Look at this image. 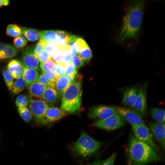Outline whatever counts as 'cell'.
<instances>
[{
	"mask_svg": "<svg viewBox=\"0 0 165 165\" xmlns=\"http://www.w3.org/2000/svg\"><path fill=\"white\" fill-rule=\"evenodd\" d=\"M145 2L143 0L129 1L116 38L120 43L130 40L137 42L140 37Z\"/></svg>",
	"mask_w": 165,
	"mask_h": 165,
	"instance_id": "1",
	"label": "cell"
},
{
	"mask_svg": "<svg viewBox=\"0 0 165 165\" xmlns=\"http://www.w3.org/2000/svg\"><path fill=\"white\" fill-rule=\"evenodd\" d=\"M157 151L147 144L132 136L129 140L127 152L130 165H145L159 159Z\"/></svg>",
	"mask_w": 165,
	"mask_h": 165,
	"instance_id": "2",
	"label": "cell"
},
{
	"mask_svg": "<svg viewBox=\"0 0 165 165\" xmlns=\"http://www.w3.org/2000/svg\"><path fill=\"white\" fill-rule=\"evenodd\" d=\"M82 85L79 80H75L66 88L62 97L61 109L66 113L79 111L82 101Z\"/></svg>",
	"mask_w": 165,
	"mask_h": 165,
	"instance_id": "3",
	"label": "cell"
},
{
	"mask_svg": "<svg viewBox=\"0 0 165 165\" xmlns=\"http://www.w3.org/2000/svg\"><path fill=\"white\" fill-rule=\"evenodd\" d=\"M102 144L101 141L96 140L82 131L79 138L73 145L72 148L73 152L76 155L86 157L97 152Z\"/></svg>",
	"mask_w": 165,
	"mask_h": 165,
	"instance_id": "4",
	"label": "cell"
},
{
	"mask_svg": "<svg viewBox=\"0 0 165 165\" xmlns=\"http://www.w3.org/2000/svg\"><path fill=\"white\" fill-rule=\"evenodd\" d=\"M125 123V119L117 112L106 118L96 121L91 126L108 131H111L123 126Z\"/></svg>",
	"mask_w": 165,
	"mask_h": 165,
	"instance_id": "5",
	"label": "cell"
},
{
	"mask_svg": "<svg viewBox=\"0 0 165 165\" xmlns=\"http://www.w3.org/2000/svg\"><path fill=\"white\" fill-rule=\"evenodd\" d=\"M29 104V109L36 123L43 124L44 115L49 107L48 104L41 99L33 98L31 96Z\"/></svg>",
	"mask_w": 165,
	"mask_h": 165,
	"instance_id": "6",
	"label": "cell"
},
{
	"mask_svg": "<svg viewBox=\"0 0 165 165\" xmlns=\"http://www.w3.org/2000/svg\"><path fill=\"white\" fill-rule=\"evenodd\" d=\"M131 126L137 138L149 145L157 152L159 150L158 147L153 140L152 135L149 129L144 124L131 125Z\"/></svg>",
	"mask_w": 165,
	"mask_h": 165,
	"instance_id": "7",
	"label": "cell"
},
{
	"mask_svg": "<svg viewBox=\"0 0 165 165\" xmlns=\"http://www.w3.org/2000/svg\"><path fill=\"white\" fill-rule=\"evenodd\" d=\"M116 113V107L101 105L90 108L88 112V115L90 118L99 120L106 118Z\"/></svg>",
	"mask_w": 165,
	"mask_h": 165,
	"instance_id": "8",
	"label": "cell"
},
{
	"mask_svg": "<svg viewBox=\"0 0 165 165\" xmlns=\"http://www.w3.org/2000/svg\"><path fill=\"white\" fill-rule=\"evenodd\" d=\"M147 83H145L138 90L133 107L141 115H145L147 112L146 93Z\"/></svg>",
	"mask_w": 165,
	"mask_h": 165,
	"instance_id": "9",
	"label": "cell"
},
{
	"mask_svg": "<svg viewBox=\"0 0 165 165\" xmlns=\"http://www.w3.org/2000/svg\"><path fill=\"white\" fill-rule=\"evenodd\" d=\"M117 112L131 125L144 124L141 115L135 110L123 107L116 108Z\"/></svg>",
	"mask_w": 165,
	"mask_h": 165,
	"instance_id": "10",
	"label": "cell"
},
{
	"mask_svg": "<svg viewBox=\"0 0 165 165\" xmlns=\"http://www.w3.org/2000/svg\"><path fill=\"white\" fill-rule=\"evenodd\" d=\"M34 46L27 47L22 54V63L25 67L31 68L38 71L39 70V61L34 53Z\"/></svg>",
	"mask_w": 165,
	"mask_h": 165,
	"instance_id": "11",
	"label": "cell"
},
{
	"mask_svg": "<svg viewBox=\"0 0 165 165\" xmlns=\"http://www.w3.org/2000/svg\"><path fill=\"white\" fill-rule=\"evenodd\" d=\"M66 114L58 108L49 107L44 115L42 124H47L57 121L64 117Z\"/></svg>",
	"mask_w": 165,
	"mask_h": 165,
	"instance_id": "12",
	"label": "cell"
},
{
	"mask_svg": "<svg viewBox=\"0 0 165 165\" xmlns=\"http://www.w3.org/2000/svg\"><path fill=\"white\" fill-rule=\"evenodd\" d=\"M150 128L156 139L161 145L163 149L165 147V123L151 122Z\"/></svg>",
	"mask_w": 165,
	"mask_h": 165,
	"instance_id": "13",
	"label": "cell"
},
{
	"mask_svg": "<svg viewBox=\"0 0 165 165\" xmlns=\"http://www.w3.org/2000/svg\"><path fill=\"white\" fill-rule=\"evenodd\" d=\"M7 71L14 79L22 76L24 69V66L19 61L12 59L8 63L7 67Z\"/></svg>",
	"mask_w": 165,
	"mask_h": 165,
	"instance_id": "14",
	"label": "cell"
},
{
	"mask_svg": "<svg viewBox=\"0 0 165 165\" xmlns=\"http://www.w3.org/2000/svg\"><path fill=\"white\" fill-rule=\"evenodd\" d=\"M138 90L136 86H133L127 90L123 96V103L126 105L133 107Z\"/></svg>",
	"mask_w": 165,
	"mask_h": 165,
	"instance_id": "15",
	"label": "cell"
},
{
	"mask_svg": "<svg viewBox=\"0 0 165 165\" xmlns=\"http://www.w3.org/2000/svg\"><path fill=\"white\" fill-rule=\"evenodd\" d=\"M72 82L69 77L64 74L58 78L55 82V88L59 97H61L64 91Z\"/></svg>",
	"mask_w": 165,
	"mask_h": 165,
	"instance_id": "16",
	"label": "cell"
},
{
	"mask_svg": "<svg viewBox=\"0 0 165 165\" xmlns=\"http://www.w3.org/2000/svg\"><path fill=\"white\" fill-rule=\"evenodd\" d=\"M18 51L12 45L7 44H0V60L12 58L16 56Z\"/></svg>",
	"mask_w": 165,
	"mask_h": 165,
	"instance_id": "17",
	"label": "cell"
},
{
	"mask_svg": "<svg viewBox=\"0 0 165 165\" xmlns=\"http://www.w3.org/2000/svg\"><path fill=\"white\" fill-rule=\"evenodd\" d=\"M27 88L32 97L41 99L46 87L36 81L29 85Z\"/></svg>",
	"mask_w": 165,
	"mask_h": 165,
	"instance_id": "18",
	"label": "cell"
},
{
	"mask_svg": "<svg viewBox=\"0 0 165 165\" xmlns=\"http://www.w3.org/2000/svg\"><path fill=\"white\" fill-rule=\"evenodd\" d=\"M39 74L37 70L24 66V69L22 76L27 87L31 84L37 81Z\"/></svg>",
	"mask_w": 165,
	"mask_h": 165,
	"instance_id": "19",
	"label": "cell"
},
{
	"mask_svg": "<svg viewBox=\"0 0 165 165\" xmlns=\"http://www.w3.org/2000/svg\"><path fill=\"white\" fill-rule=\"evenodd\" d=\"M59 97L57 93L55 87H46L42 95V99L48 104H55Z\"/></svg>",
	"mask_w": 165,
	"mask_h": 165,
	"instance_id": "20",
	"label": "cell"
},
{
	"mask_svg": "<svg viewBox=\"0 0 165 165\" xmlns=\"http://www.w3.org/2000/svg\"><path fill=\"white\" fill-rule=\"evenodd\" d=\"M40 39L44 42L56 44L57 40L56 31L52 30H42L39 31Z\"/></svg>",
	"mask_w": 165,
	"mask_h": 165,
	"instance_id": "21",
	"label": "cell"
},
{
	"mask_svg": "<svg viewBox=\"0 0 165 165\" xmlns=\"http://www.w3.org/2000/svg\"><path fill=\"white\" fill-rule=\"evenodd\" d=\"M21 28L22 34L29 41H36L39 38V31L37 30L26 28Z\"/></svg>",
	"mask_w": 165,
	"mask_h": 165,
	"instance_id": "22",
	"label": "cell"
},
{
	"mask_svg": "<svg viewBox=\"0 0 165 165\" xmlns=\"http://www.w3.org/2000/svg\"><path fill=\"white\" fill-rule=\"evenodd\" d=\"M151 115L156 123H164V109L158 108H153L151 111Z\"/></svg>",
	"mask_w": 165,
	"mask_h": 165,
	"instance_id": "23",
	"label": "cell"
},
{
	"mask_svg": "<svg viewBox=\"0 0 165 165\" xmlns=\"http://www.w3.org/2000/svg\"><path fill=\"white\" fill-rule=\"evenodd\" d=\"M26 86V83L22 77L17 78L13 82L11 91L14 95L18 94Z\"/></svg>",
	"mask_w": 165,
	"mask_h": 165,
	"instance_id": "24",
	"label": "cell"
},
{
	"mask_svg": "<svg viewBox=\"0 0 165 165\" xmlns=\"http://www.w3.org/2000/svg\"><path fill=\"white\" fill-rule=\"evenodd\" d=\"M6 34L13 37H19L22 34V28L16 24H9L6 28Z\"/></svg>",
	"mask_w": 165,
	"mask_h": 165,
	"instance_id": "25",
	"label": "cell"
},
{
	"mask_svg": "<svg viewBox=\"0 0 165 165\" xmlns=\"http://www.w3.org/2000/svg\"><path fill=\"white\" fill-rule=\"evenodd\" d=\"M77 69L71 63L64 65V74L69 77L73 82L77 76Z\"/></svg>",
	"mask_w": 165,
	"mask_h": 165,
	"instance_id": "26",
	"label": "cell"
},
{
	"mask_svg": "<svg viewBox=\"0 0 165 165\" xmlns=\"http://www.w3.org/2000/svg\"><path fill=\"white\" fill-rule=\"evenodd\" d=\"M67 44L59 46V49L52 56V59L55 63H62L64 50Z\"/></svg>",
	"mask_w": 165,
	"mask_h": 165,
	"instance_id": "27",
	"label": "cell"
},
{
	"mask_svg": "<svg viewBox=\"0 0 165 165\" xmlns=\"http://www.w3.org/2000/svg\"><path fill=\"white\" fill-rule=\"evenodd\" d=\"M18 112L22 119L27 123L31 120L33 116L29 109L27 107L17 108Z\"/></svg>",
	"mask_w": 165,
	"mask_h": 165,
	"instance_id": "28",
	"label": "cell"
},
{
	"mask_svg": "<svg viewBox=\"0 0 165 165\" xmlns=\"http://www.w3.org/2000/svg\"><path fill=\"white\" fill-rule=\"evenodd\" d=\"M84 61H88L91 58L92 53L89 46L80 50L78 54Z\"/></svg>",
	"mask_w": 165,
	"mask_h": 165,
	"instance_id": "29",
	"label": "cell"
},
{
	"mask_svg": "<svg viewBox=\"0 0 165 165\" xmlns=\"http://www.w3.org/2000/svg\"><path fill=\"white\" fill-rule=\"evenodd\" d=\"M29 99L24 95L17 97L15 100V104L17 108L27 107L29 103Z\"/></svg>",
	"mask_w": 165,
	"mask_h": 165,
	"instance_id": "30",
	"label": "cell"
},
{
	"mask_svg": "<svg viewBox=\"0 0 165 165\" xmlns=\"http://www.w3.org/2000/svg\"><path fill=\"white\" fill-rule=\"evenodd\" d=\"M43 42L44 50L49 53L51 56L59 49V45L52 43L46 42L43 41Z\"/></svg>",
	"mask_w": 165,
	"mask_h": 165,
	"instance_id": "31",
	"label": "cell"
},
{
	"mask_svg": "<svg viewBox=\"0 0 165 165\" xmlns=\"http://www.w3.org/2000/svg\"><path fill=\"white\" fill-rule=\"evenodd\" d=\"M3 76L8 90L11 91L13 83V78L7 70H4L2 72Z\"/></svg>",
	"mask_w": 165,
	"mask_h": 165,
	"instance_id": "32",
	"label": "cell"
},
{
	"mask_svg": "<svg viewBox=\"0 0 165 165\" xmlns=\"http://www.w3.org/2000/svg\"><path fill=\"white\" fill-rule=\"evenodd\" d=\"M73 56L70 48L67 44L66 46L64 52V57L62 63L65 65L71 62Z\"/></svg>",
	"mask_w": 165,
	"mask_h": 165,
	"instance_id": "33",
	"label": "cell"
},
{
	"mask_svg": "<svg viewBox=\"0 0 165 165\" xmlns=\"http://www.w3.org/2000/svg\"><path fill=\"white\" fill-rule=\"evenodd\" d=\"M56 63L52 60L40 63L39 67L42 72L54 69Z\"/></svg>",
	"mask_w": 165,
	"mask_h": 165,
	"instance_id": "34",
	"label": "cell"
},
{
	"mask_svg": "<svg viewBox=\"0 0 165 165\" xmlns=\"http://www.w3.org/2000/svg\"><path fill=\"white\" fill-rule=\"evenodd\" d=\"M28 41L26 38L24 36H20L15 38L13 40V43L17 48H21L25 46Z\"/></svg>",
	"mask_w": 165,
	"mask_h": 165,
	"instance_id": "35",
	"label": "cell"
},
{
	"mask_svg": "<svg viewBox=\"0 0 165 165\" xmlns=\"http://www.w3.org/2000/svg\"><path fill=\"white\" fill-rule=\"evenodd\" d=\"M37 81L46 87L51 86L55 88V83L48 79L42 73L39 75Z\"/></svg>",
	"mask_w": 165,
	"mask_h": 165,
	"instance_id": "36",
	"label": "cell"
},
{
	"mask_svg": "<svg viewBox=\"0 0 165 165\" xmlns=\"http://www.w3.org/2000/svg\"><path fill=\"white\" fill-rule=\"evenodd\" d=\"M84 61L78 54L73 55L71 62L77 68L82 67L84 64Z\"/></svg>",
	"mask_w": 165,
	"mask_h": 165,
	"instance_id": "37",
	"label": "cell"
},
{
	"mask_svg": "<svg viewBox=\"0 0 165 165\" xmlns=\"http://www.w3.org/2000/svg\"><path fill=\"white\" fill-rule=\"evenodd\" d=\"M52 56L45 50L42 51L38 54L37 58L40 63L45 62L51 59Z\"/></svg>",
	"mask_w": 165,
	"mask_h": 165,
	"instance_id": "38",
	"label": "cell"
},
{
	"mask_svg": "<svg viewBox=\"0 0 165 165\" xmlns=\"http://www.w3.org/2000/svg\"><path fill=\"white\" fill-rule=\"evenodd\" d=\"M42 73L46 78L55 83L58 78L53 70L44 72Z\"/></svg>",
	"mask_w": 165,
	"mask_h": 165,
	"instance_id": "39",
	"label": "cell"
},
{
	"mask_svg": "<svg viewBox=\"0 0 165 165\" xmlns=\"http://www.w3.org/2000/svg\"><path fill=\"white\" fill-rule=\"evenodd\" d=\"M64 67L62 63H56L53 70L58 78L64 74Z\"/></svg>",
	"mask_w": 165,
	"mask_h": 165,
	"instance_id": "40",
	"label": "cell"
},
{
	"mask_svg": "<svg viewBox=\"0 0 165 165\" xmlns=\"http://www.w3.org/2000/svg\"><path fill=\"white\" fill-rule=\"evenodd\" d=\"M116 154V152L113 153L108 158L103 160L100 165H113L114 163Z\"/></svg>",
	"mask_w": 165,
	"mask_h": 165,
	"instance_id": "41",
	"label": "cell"
},
{
	"mask_svg": "<svg viewBox=\"0 0 165 165\" xmlns=\"http://www.w3.org/2000/svg\"><path fill=\"white\" fill-rule=\"evenodd\" d=\"M44 50V46L43 41L40 39L39 41L36 44L34 48V53L37 57L39 53L42 50Z\"/></svg>",
	"mask_w": 165,
	"mask_h": 165,
	"instance_id": "42",
	"label": "cell"
},
{
	"mask_svg": "<svg viewBox=\"0 0 165 165\" xmlns=\"http://www.w3.org/2000/svg\"><path fill=\"white\" fill-rule=\"evenodd\" d=\"M75 42L78 48L79 52L81 49L89 46L83 39L79 37Z\"/></svg>",
	"mask_w": 165,
	"mask_h": 165,
	"instance_id": "43",
	"label": "cell"
},
{
	"mask_svg": "<svg viewBox=\"0 0 165 165\" xmlns=\"http://www.w3.org/2000/svg\"><path fill=\"white\" fill-rule=\"evenodd\" d=\"M9 1L8 0H0V8L2 6H7L9 4Z\"/></svg>",
	"mask_w": 165,
	"mask_h": 165,
	"instance_id": "44",
	"label": "cell"
},
{
	"mask_svg": "<svg viewBox=\"0 0 165 165\" xmlns=\"http://www.w3.org/2000/svg\"><path fill=\"white\" fill-rule=\"evenodd\" d=\"M100 161L98 160H96L92 163L88 165H100Z\"/></svg>",
	"mask_w": 165,
	"mask_h": 165,
	"instance_id": "45",
	"label": "cell"
}]
</instances>
